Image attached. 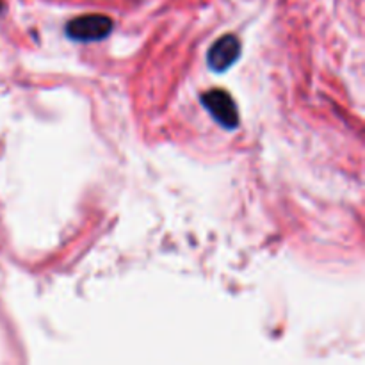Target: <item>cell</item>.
Segmentation results:
<instances>
[{
  "mask_svg": "<svg viewBox=\"0 0 365 365\" xmlns=\"http://www.w3.org/2000/svg\"><path fill=\"white\" fill-rule=\"evenodd\" d=\"M113 25V20L106 14H84V16L73 18L66 25V34L70 39L81 43L102 41L110 34Z\"/></svg>",
  "mask_w": 365,
  "mask_h": 365,
  "instance_id": "obj_1",
  "label": "cell"
},
{
  "mask_svg": "<svg viewBox=\"0 0 365 365\" xmlns=\"http://www.w3.org/2000/svg\"><path fill=\"white\" fill-rule=\"evenodd\" d=\"M202 103L210 116L227 130H234L239 127V113L234 98L223 89H210L203 93Z\"/></svg>",
  "mask_w": 365,
  "mask_h": 365,
  "instance_id": "obj_2",
  "label": "cell"
},
{
  "mask_svg": "<svg viewBox=\"0 0 365 365\" xmlns=\"http://www.w3.org/2000/svg\"><path fill=\"white\" fill-rule=\"evenodd\" d=\"M239 56H241V41H239L237 36H221L210 46L209 56H207V64H209L212 71L221 73V71H227L239 59Z\"/></svg>",
  "mask_w": 365,
  "mask_h": 365,
  "instance_id": "obj_3",
  "label": "cell"
},
{
  "mask_svg": "<svg viewBox=\"0 0 365 365\" xmlns=\"http://www.w3.org/2000/svg\"><path fill=\"white\" fill-rule=\"evenodd\" d=\"M0 9H2V0H0Z\"/></svg>",
  "mask_w": 365,
  "mask_h": 365,
  "instance_id": "obj_4",
  "label": "cell"
}]
</instances>
